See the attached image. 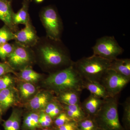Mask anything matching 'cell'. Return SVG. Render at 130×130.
Returning a JSON list of instances; mask_svg holds the SVG:
<instances>
[{"mask_svg": "<svg viewBox=\"0 0 130 130\" xmlns=\"http://www.w3.org/2000/svg\"><path fill=\"white\" fill-rule=\"evenodd\" d=\"M35 57L50 73L62 70L73 64L68 49L61 41H55L46 36L40 38L32 48Z\"/></svg>", "mask_w": 130, "mask_h": 130, "instance_id": "1", "label": "cell"}, {"mask_svg": "<svg viewBox=\"0 0 130 130\" xmlns=\"http://www.w3.org/2000/svg\"><path fill=\"white\" fill-rule=\"evenodd\" d=\"M84 81L73 64L62 70L50 73L43 84L48 90L57 94L68 90L82 92Z\"/></svg>", "mask_w": 130, "mask_h": 130, "instance_id": "2", "label": "cell"}, {"mask_svg": "<svg viewBox=\"0 0 130 130\" xmlns=\"http://www.w3.org/2000/svg\"><path fill=\"white\" fill-rule=\"evenodd\" d=\"M111 61L93 55L74 61L73 65L84 80L100 83L109 70Z\"/></svg>", "mask_w": 130, "mask_h": 130, "instance_id": "3", "label": "cell"}, {"mask_svg": "<svg viewBox=\"0 0 130 130\" xmlns=\"http://www.w3.org/2000/svg\"><path fill=\"white\" fill-rule=\"evenodd\" d=\"M118 96L104 99L94 117L98 128L104 130H125L119 119Z\"/></svg>", "mask_w": 130, "mask_h": 130, "instance_id": "4", "label": "cell"}, {"mask_svg": "<svg viewBox=\"0 0 130 130\" xmlns=\"http://www.w3.org/2000/svg\"><path fill=\"white\" fill-rule=\"evenodd\" d=\"M40 18L46 33V37L55 41H61L63 23L56 8L49 5L43 8Z\"/></svg>", "mask_w": 130, "mask_h": 130, "instance_id": "5", "label": "cell"}, {"mask_svg": "<svg viewBox=\"0 0 130 130\" xmlns=\"http://www.w3.org/2000/svg\"><path fill=\"white\" fill-rule=\"evenodd\" d=\"M14 43V50L6 62L15 71V70L20 71L28 67L32 66L36 61L32 48L21 46L15 42Z\"/></svg>", "mask_w": 130, "mask_h": 130, "instance_id": "6", "label": "cell"}, {"mask_svg": "<svg viewBox=\"0 0 130 130\" xmlns=\"http://www.w3.org/2000/svg\"><path fill=\"white\" fill-rule=\"evenodd\" d=\"M92 49L93 55L110 61L117 59L124 52L114 37L109 36L98 38Z\"/></svg>", "mask_w": 130, "mask_h": 130, "instance_id": "7", "label": "cell"}, {"mask_svg": "<svg viewBox=\"0 0 130 130\" xmlns=\"http://www.w3.org/2000/svg\"><path fill=\"white\" fill-rule=\"evenodd\" d=\"M130 81V78L109 70L100 83L105 87L109 97H115L118 96Z\"/></svg>", "mask_w": 130, "mask_h": 130, "instance_id": "8", "label": "cell"}, {"mask_svg": "<svg viewBox=\"0 0 130 130\" xmlns=\"http://www.w3.org/2000/svg\"><path fill=\"white\" fill-rule=\"evenodd\" d=\"M15 42L24 46L32 48L35 46L40 38L31 21L24 28L14 32Z\"/></svg>", "mask_w": 130, "mask_h": 130, "instance_id": "9", "label": "cell"}, {"mask_svg": "<svg viewBox=\"0 0 130 130\" xmlns=\"http://www.w3.org/2000/svg\"><path fill=\"white\" fill-rule=\"evenodd\" d=\"M20 102L18 90L14 86L0 91V111L2 114Z\"/></svg>", "mask_w": 130, "mask_h": 130, "instance_id": "10", "label": "cell"}, {"mask_svg": "<svg viewBox=\"0 0 130 130\" xmlns=\"http://www.w3.org/2000/svg\"><path fill=\"white\" fill-rule=\"evenodd\" d=\"M55 98L53 92L48 90L38 91L26 102L27 108L31 111H43L47 104Z\"/></svg>", "mask_w": 130, "mask_h": 130, "instance_id": "11", "label": "cell"}, {"mask_svg": "<svg viewBox=\"0 0 130 130\" xmlns=\"http://www.w3.org/2000/svg\"><path fill=\"white\" fill-rule=\"evenodd\" d=\"M11 2L7 0H0V20H2L13 32L18 30V26L13 23L12 16L13 11L12 9Z\"/></svg>", "mask_w": 130, "mask_h": 130, "instance_id": "12", "label": "cell"}, {"mask_svg": "<svg viewBox=\"0 0 130 130\" xmlns=\"http://www.w3.org/2000/svg\"><path fill=\"white\" fill-rule=\"evenodd\" d=\"M104 100L90 94L89 97L81 103L82 109L87 116L94 118L102 105Z\"/></svg>", "mask_w": 130, "mask_h": 130, "instance_id": "13", "label": "cell"}, {"mask_svg": "<svg viewBox=\"0 0 130 130\" xmlns=\"http://www.w3.org/2000/svg\"><path fill=\"white\" fill-rule=\"evenodd\" d=\"M40 111L30 110L25 115L21 126L22 130H38L42 128L39 123Z\"/></svg>", "mask_w": 130, "mask_h": 130, "instance_id": "14", "label": "cell"}, {"mask_svg": "<svg viewBox=\"0 0 130 130\" xmlns=\"http://www.w3.org/2000/svg\"><path fill=\"white\" fill-rule=\"evenodd\" d=\"M17 90L20 101L28 102L37 93V87L35 84L22 81L18 86Z\"/></svg>", "mask_w": 130, "mask_h": 130, "instance_id": "15", "label": "cell"}, {"mask_svg": "<svg viewBox=\"0 0 130 130\" xmlns=\"http://www.w3.org/2000/svg\"><path fill=\"white\" fill-rule=\"evenodd\" d=\"M83 89H86L90 94L101 99H106L109 97L105 87L100 82L84 80Z\"/></svg>", "mask_w": 130, "mask_h": 130, "instance_id": "16", "label": "cell"}, {"mask_svg": "<svg viewBox=\"0 0 130 130\" xmlns=\"http://www.w3.org/2000/svg\"><path fill=\"white\" fill-rule=\"evenodd\" d=\"M29 2L28 0H24L22 3V7L17 13L13 12L12 16L13 23L18 26L19 24L25 25L30 21L29 14L28 12Z\"/></svg>", "mask_w": 130, "mask_h": 130, "instance_id": "17", "label": "cell"}, {"mask_svg": "<svg viewBox=\"0 0 130 130\" xmlns=\"http://www.w3.org/2000/svg\"><path fill=\"white\" fill-rule=\"evenodd\" d=\"M81 91L68 90L57 94L55 98L61 104L66 105L79 104Z\"/></svg>", "mask_w": 130, "mask_h": 130, "instance_id": "18", "label": "cell"}, {"mask_svg": "<svg viewBox=\"0 0 130 130\" xmlns=\"http://www.w3.org/2000/svg\"><path fill=\"white\" fill-rule=\"evenodd\" d=\"M109 70L130 78V59L117 58L111 61Z\"/></svg>", "mask_w": 130, "mask_h": 130, "instance_id": "19", "label": "cell"}, {"mask_svg": "<svg viewBox=\"0 0 130 130\" xmlns=\"http://www.w3.org/2000/svg\"><path fill=\"white\" fill-rule=\"evenodd\" d=\"M22 114L21 109L14 108L9 118L3 124L4 130H20Z\"/></svg>", "mask_w": 130, "mask_h": 130, "instance_id": "20", "label": "cell"}, {"mask_svg": "<svg viewBox=\"0 0 130 130\" xmlns=\"http://www.w3.org/2000/svg\"><path fill=\"white\" fill-rule=\"evenodd\" d=\"M64 111L72 121L78 122L87 117L81 106V103L74 105L61 104Z\"/></svg>", "mask_w": 130, "mask_h": 130, "instance_id": "21", "label": "cell"}, {"mask_svg": "<svg viewBox=\"0 0 130 130\" xmlns=\"http://www.w3.org/2000/svg\"><path fill=\"white\" fill-rule=\"evenodd\" d=\"M16 76L22 81L35 84L42 78V75L35 71L31 66L28 67L17 73Z\"/></svg>", "mask_w": 130, "mask_h": 130, "instance_id": "22", "label": "cell"}, {"mask_svg": "<svg viewBox=\"0 0 130 130\" xmlns=\"http://www.w3.org/2000/svg\"><path fill=\"white\" fill-rule=\"evenodd\" d=\"M43 111L51 117L54 120L59 114L64 111V109L61 103L55 98L47 104Z\"/></svg>", "mask_w": 130, "mask_h": 130, "instance_id": "23", "label": "cell"}, {"mask_svg": "<svg viewBox=\"0 0 130 130\" xmlns=\"http://www.w3.org/2000/svg\"><path fill=\"white\" fill-rule=\"evenodd\" d=\"M77 123L79 130H97L99 128L93 117L87 116Z\"/></svg>", "mask_w": 130, "mask_h": 130, "instance_id": "24", "label": "cell"}, {"mask_svg": "<svg viewBox=\"0 0 130 130\" xmlns=\"http://www.w3.org/2000/svg\"><path fill=\"white\" fill-rule=\"evenodd\" d=\"M123 115L122 121L125 130H130V98H126L123 104Z\"/></svg>", "mask_w": 130, "mask_h": 130, "instance_id": "25", "label": "cell"}, {"mask_svg": "<svg viewBox=\"0 0 130 130\" xmlns=\"http://www.w3.org/2000/svg\"><path fill=\"white\" fill-rule=\"evenodd\" d=\"M14 39V32L7 26L4 25L0 28V44L7 43Z\"/></svg>", "mask_w": 130, "mask_h": 130, "instance_id": "26", "label": "cell"}, {"mask_svg": "<svg viewBox=\"0 0 130 130\" xmlns=\"http://www.w3.org/2000/svg\"><path fill=\"white\" fill-rule=\"evenodd\" d=\"M14 43L0 44V59L6 62L7 59L13 51L14 48Z\"/></svg>", "mask_w": 130, "mask_h": 130, "instance_id": "27", "label": "cell"}, {"mask_svg": "<svg viewBox=\"0 0 130 130\" xmlns=\"http://www.w3.org/2000/svg\"><path fill=\"white\" fill-rule=\"evenodd\" d=\"M14 78L10 73L0 77V91L14 86Z\"/></svg>", "mask_w": 130, "mask_h": 130, "instance_id": "28", "label": "cell"}, {"mask_svg": "<svg viewBox=\"0 0 130 130\" xmlns=\"http://www.w3.org/2000/svg\"><path fill=\"white\" fill-rule=\"evenodd\" d=\"M39 123L41 128H50L53 126V120L43 111L40 112Z\"/></svg>", "mask_w": 130, "mask_h": 130, "instance_id": "29", "label": "cell"}, {"mask_svg": "<svg viewBox=\"0 0 130 130\" xmlns=\"http://www.w3.org/2000/svg\"><path fill=\"white\" fill-rule=\"evenodd\" d=\"M71 121L72 120L68 117L64 111L61 112L54 120L53 126L59 127Z\"/></svg>", "mask_w": 130, "mask_h": 130, "instance_id": "30", "label": "cell"}, {"mask_svg": "<svg viewBox=\"0 0 130 130\" xmlns=\"http://www.w3.org/2000/svg\"><path fill=\"white\" fill-rule=\"evenodd\" d=\"M54 130H79L77 123L76 121H70L59 127H54Z\"/></svg>", "mask_w": 130, "mask_h": 130, "instance_id": "31", "label": "cell"}, {"mask_svg": "<svg viewBox=\"0 0 130 130\" xmlns=\"http://www.w3.org/2000/svg\"><path fill=\"white\" fill-rule=\"evenodd\" d=\"M12 73L16 76L17 72L13 70L6 62L0 63V77L8 73Z\"/></svg>", "mask_w": 130, "mask_h": 130, "instance_id": "32", "label": "cell"}, {"mask_svg": "<svg viewBox=\"0 0 130 130\" xmlns=\"http://www.w3.org/2000/svg\"><path fill=\"white\" fill-rule=\"evenodd\" d=\"M38 130H54L53 126L50 128H42L41 129H38Z\"/></svg>", "mask_w": 130, "mask_h": 130, "instance_id": "33", "label": "cell"}, {"mask_svg": "<svg viewBox=\"0 0 130 130\" xmlns=\"http://www.w3.org/2000/svg\"><path fill=\"white\" fill-rule=\"evenodd\" d=\"M34 1H35V2L37 3H39L42 2L44 0H34Z\"/></svg>", "mask_w": 130, "mask_h": 130, "instance_id": "34", "label": "cell"}, {"mask_svg": "<svg viewBox=\"0 0 130 130\" xmlns=\"http://www.w3.org/2000/svg\"><path fill=\"white\" fill-rule=\"evenodd\" d=\"M2 113L0 111V123H1V122L2 121Z\"/></svg>", "mask_w": 130, "mask_h": 130, "instance_id": "35", "label": "cell"}, {"mask_svg": "<svg viewBox=\"0 0 130 130\" xmlns=\"http://www.w3.org/2000/svg\"><path fill=\"white\" fill-rule=\"evenodd\" d=\"M97 130H104L103 129H100V128H98V129Z\"/></svg>", "mask_w": 130, "mask_h": 130, "instance_id": "36", "label": "cell"}, {"mask_svg": "<svg viewBox=\"0 0 130 130\" xmlns=\"http://www.w3.org/2000/svg\"><path fill=\"white\" fill-rule=\"evenodd\" d=\"M7 1H11L12 2V0H7Z\"/></svg>", "mask_w": 130, "mask_h": 130, "instance_id": "37", "label": "cell"}, {"mask_svg": "<svg viewBox=\"0 0 130 130\" xmlns=\"http://www.w3.org/2000/svg\"><path fill=\"white\" fill-rule=\"evenodd\" d=\"M28 1H30V0H28Z\"/></svg>", "mask_w": 130, "mask_h": 130, "instance_id": "38", "label": "cell"}]
</instances>
